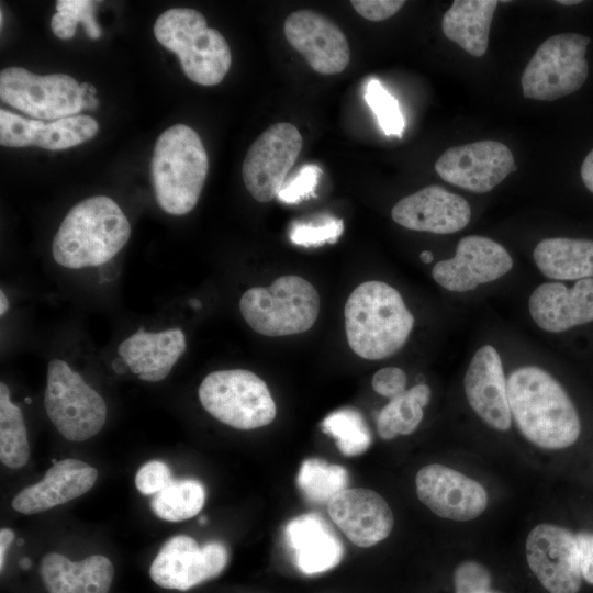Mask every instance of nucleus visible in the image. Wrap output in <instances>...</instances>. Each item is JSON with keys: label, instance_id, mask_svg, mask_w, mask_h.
<instances>
[{"label": "nucleus", "instance_id": "nucleus-1", "mask_svg": "<svg viewBox=\"0 0 593 593\" xmlns=\"http://www.w3.org/2000/svg\"><path fill=\"white\" fill-rule=\"evenodd\" d=\"M507 396L512 417L530 443L545 449H563L578 440V412L547 371L535 366L514 370L507 380Z\"/></svg>", "mask_w": 593, "mask_h": 593}, {"label": "nucleus", "instance_id": "nucleus-2", "mask_svg": "<svg viewBox=\"0 0 593 593\" xmlns=\"http://www.w3.org/2000/svg\"><path fill=\"white\" fill-rule=\"evenodd\" d=\"M130 236V222L119 204L105 195L90 197L64 217L53 239V258L68 269L98 267L114 258Z\"/></svg>", "mask_w": 593, "mask_h": 593}, {"label": "nucleus", "instance_id": "nucleus-3", "mask_svg": "<svg viewBox=\"0 0 593 593\" xmlns=\"http://www.w3.org/2000/svg\"><path fill=\"white\" fill-rule=\"evenodd\" d=\"M344 314L349 347L368 360L395 354L414 326V316L400 292L378 280L356 287L346 301Z\"/></svg>", "mask_w": 593, "mask_h": 593}, {"label": "nucleus", "instance_id": "nucleus-4", "mask_svg": "<svg viewBox=\"0 0 593 593\" xmlns=\"http://www.w3.org/2000/svg\"><path fill=\"white\" fill-rule=\"evenodd\" d=\"M209 170V158L199 134L176 124L156 141L152 158V180L156 201L172 215L193 210Z\"/></svg>", "mask_w": 593, "mask_h": 593}, {"label": "nucleus", "instance_id": "nucleus-5", "mask_svg": "<svg viewBox=\"0 0 593 593\" xmlns=\"http://www.w3.org/2000/svg\"><path fill=\"white\" fill-rule=\"evenodd\" d=\"M156 40L177 54L186 76L202 86L220 83L232 64L224 36L209 27L202 13L174 8L161 13L154 24Z\"/></svg>", "mask_w": 593, "mask_h": 593}, {"label": "nucleus", "instance_id": "nucleus-6", "mask_svg": "<svg viewBox=\"0 0 593 593\" xmlns=\"http://www.w3.org/2000/svg\"><path fill=\"white\" fill-rule=\"evenodd\" d=\"M320 295L302 277L282 276L269 287L244 292L239 310L246 323L258 334L289 336L309 331L320 313Z\"/></svg>", "mask_w": 593, "mask_h": 593}, {"label": "nucleus", "instance_id": "nucleus-7", "mask_svg": "<svg viewBox=\"0 0 593 593\" xmlns=\"http://www.w3.org/2000/svg\"><path fill=\"white\" fill-rule=\"evenodd\" d=\"M198 395L209 414L237 429L262 427L276 417V404L266 382L249 370L211 372L201 382Z\"/></svg>", "mask_w": 593, "mask_h": 593}, {"label": "nucleus", "instance_id": "nucleus-8", "mask_svg": "<svg viewBox=\"0 0 593 593\" xmlns=\"http://www.w3.org/2000/svg\"><path fill=\"white\" fill-rule=\"evenodd\" d=\"M44 406L58 433L70 441L96 436L107 421L103 398L61 359L48 362Z\"/></svg>", "mask_w": 593, "mask_h": 593}, {"label": "nucleus", "instance_id": "nucleus-9", "mask_svg": "<svg viewBox=\"0 0 593 593\" xmlns=\"http://www.w3.org/2000/svg\"><path fill=\"white\" fill-rule=\"evenodd\" d=\"M590 42L578 33H560L544 41L523 71L524 97L553 101L579 90L589 75L585 53Z\"/></svg>", "mask_w": 593, "mask_h": 593}, {"label": "nucleus", "instance_id": "nucleus-10", "mask_svg": "<svg viewBox=\"0 0 593 593\" xmlns=\"http://www.w3.org/2000/svg\"><path fill=\"white\" fill-rule=\"evenodd\" d=\"M0 98L34 119L49 122L77 115L83 103L80 83L71 76H40L22 67L1 70Z\"/></svg>", "mask_w": 593, "mask_h": 593}, {"label": "nucleus", "instance_id": "nucleus-11", "mask_svg": "<svg viewBox=\"0 0 593 593\" xmlns=\"http://www.w3.org/2000/svg\"><path fill=\"white\" fill-rule=\"evenodd\" d=\"M303 139L291 123L269 126L249 146L242 166L243 181L258 202L278 197L302 149Z\"/></svg>", "mask_w": 593, "mask_h": 593}, {"label": "nucleus", "instance_id": "nucleus-12", "mask_svg": "<svg viewBox=\"0 0 593 593\" xmlns=\"http://www.w3.org/2000/svg\"><path fill=\"white\" fill-rule=\"evenodd\" d=\"M228 552L219 541L200 547L189 536L177 535L167 540L154 558L150 579L159 586L187 591L217 577L226 567Z\"/></svg>", "mask_w": 593, "mask_h": 593}, {"label": "nucleus", "instance_id": "nucleus-13", "mask_svg": "<svg viewBox=\"0 0 593 593\" xmlns=\"http://www.w3.org/2000/svg\"><path fill=\"white\" fill-rule=\"evenodd\" d=\"M448 183L474 193L491 191L516 169L510 148L496 141H479L448 148L435 163Z\"/></svg>", "mask_w": 593, "mask_h": 593}, {"label": "nucleus", "instance_id": "nucleus-14", "mask_svg": "<svg viewBox=\"0 0 593 593\" xmlns=\"http://www.w3.org/2000/svg\"><path fill=\"white\" fill-rule=\"evenodd\" d=\"M529 568L549 593H578L582 582L579 551L568 529L539 524L526 539Z\"/></svg>", "mask_w": 593, "mask_h": 593}, {"label": "nucleus", "instance_id": "nucleus-15", "mask_svg": "<svg viewBox=\"0 0 593 593\" xmlns=\"http://www.w3.org/2000/svg\"><path fill=\"white\" fill-rule=\"evenodd\" d=\"M513 267L508 251L497 242L480 236L462 237L452 258L438 261L434 280L452 292H467L505 276Z\"/></svg>", "mask_w": 593, "mask_h": 593}, {"label": "nucleus", "instance_id": "nucleus-16", "mask_svg": "<svg viewBox=\"0 0 593 593\" xmlns=\"http://www.w3.org/2000/svg\"><path fill=\"white\" fill-rule=\"evenodd\" d=\"M416 494L434 514L452 521H470L486 507L488 494L477 481L449 467L432 463L415 479Z\"/></svg>", "mask_w": 593, "mask_h": 593}, {"label": "nucleus", "instance_id": "nucleus-17", "mask_svg": "<svg viewBox=\"0 0 593 593\" xmlns=\"http://www.w3.org/2000/svg\"><path fill=\"white\" fill-rule=\"evenodd\" d=\"M283 31L289 44L316 72L334 75L348 66V41L326 16L310 10L294 11L286 19Z\"/></svg>", "mask_w": 593, "mask_h": 593}, {"label": "nucleus", "instance_id": "nucleus-18", "mask_svg": "<svg viewBox=\"0 0 593 593\" xmlns=\"http://www.w3.org/2000/svg\"><path fill=\"white\" fill-rule=\"evenodd\" d=\"M333 523L355 545L368 548L385 539L393 528V514L376 491L345 489L327 504Z\"/></svg>", "mask_w": 593, "mask_h": 593}, {"label": "nucleus", "instance_id": "nucleus-19", "mask_svg": "<svg viewBox=\"0 0 593 593\" xmlns=\"http://www.w3.org/2000/svg\"><path fill=\"white\" fill-rule=\"evenodd\" d=\"M391 216L409 230L451 234L468 225L471 208L465 198L433 184L402 198L392 208Z\"/></svg>", "mask_w": 593, "mask_h": 593}, {"label": "nucleus", "instance_id": "nucleus-20", "mask_svg": "<svg viewBox=\"0 0 593 593\" xmlns=\"http://www.w3.org/2000/svg\"><path fill=\"white\" fill-rule=\"evenodd\" d=\"M467 400L477 415L496 430L511 427L507 381L497 350L484 345L470 360L463 378Z\"/></svg>", "mask_w": 593, "mask_h": 593}, {"label": "nucleus", "instance_id": "nucleus-21", "mask_svg": "<svg viewBox=\"0 0 593 593\" xmlns=\"http://www.w3.org/2000/svg\"><path fill=\"white\" fill-rule=\"evenodd\" d=\"M99 130L98 122L89 115H74L43 122L24 119L10 111L0 110V143L8 147L35 145L58 150L79 145L92 138Z\"/></svg>", "mask_w": 593, "mask_h": 593}, {"label": "nucleus", "instance_id": "nucleus-22", "mask_svg": "<svg viewBox=\"0 0 593 593\" xmlns=\"http://www.w3.org/2000/svg\"><path fill=\"white\" fill-rule=\"evenodd\" d=\"M528 310L533 321L549 333H561L593 321V278L581 279L572 288L561 282H545L530 294Z\"/></svg>", "mask_w": 593, "mask_h": 593}, {"label": "nucleus", "instance_id": "nucleus-23", "mask_svg": "<svg viewBox=\"0 0 593 593\" xmlns=\"http://www.w3.org/2000/svg\"><path fill=\"white\" fill-rule=\"evenodd\" d=\"M98 478V470L78 459H64L53 465L44 478L12 500L14 511L35 514L67 503L87 493Z\"/></svg>", "mask_w": 593, "mask_h": 593}, {"label": "nucleus", "instance_id": "nucleus-24", "mask_svg": "<svg viewBox=\"0 0 593 593\" xmlns=\"http://www.w3.org/2000/svg\"><path fill=\"white\" fill-rule=\"evenodd\" d=\"M284 540L296 568L304 574H317L336 567L344 546L331 525L318 514H303L289 521Z\"/></svg>", "mask_w": 593, "mask_h": 593}, {"label": "nucleus", "instance_id": "nucleus-25", "mask_svg": "<svg viewBox=\"0 0 593 593\" xmlns=\"http://www.w3.org/2000/svg\"><path fill=\"white\" fill-rule=\"evenodd\" d=\"M186 349V336L180 328L161 332L139 328L119 345L118 353L141 380L158 382L170 373Z\"/></svg>", "mask_w": 593, "mask_h": 593}, {"label": "nucleus", "instance_id": "nucleus-26", "mask_svg": "<svg viewBox=\"0 0 593 593\" xmlns=\"http://www.w3.org/2000/svg\"><path fill=\"white\" fill-rule=\"evenodd\" d=\"M40 575L48 593H109L114 568L102 555L74 562L61 553L49 552L41 560Z\"/></svg>", "mask_w": 593, "mask_h": 593}, {"label": "nucleus", "instance_id": "nucleus-27", "mask_svg": "<svg viewBox=\"0 0 593 593\" xmlns=\"http://www.w3.org/2000/svg\"><path fill=\"white\" fill-rule=\"evenodd\" d=\"M496 0H455L441 21L444 35L474 57L485 54Z\"/></svg>", "mask_w": 593, "mask_h": 593}, {"label": "nucleus", "instance_id": "nucleus-28", "mask_svg": "<svg viewBox=\"0 0 593 593\" xmlns=\"http://www.w3.org/2000/svg\"><path fill=\"white\" fill-rule=\"evenodd\" d=\"M538 269L555 280L593 278V240L545 238L533 253Z\"/></svg>", "mask_w": 593, "mask_h": 593}, {"label": "nucleus", "instance_id": "nucleus-29", "mask_svg": "<svg viewBox=\"0 0 593 593\" xmlns=\"http://www.w3.org/2000/svg\"><path fill=\"white\" fill-rule=\"evenodd\" d=\"M430 399V389L424 383L405 390L381 410L377 430L381 438L392 439L398 435L413 433L423 418V407Z\"/></svg>", "mask_w": 593, "mask_h": 593}, {"label": "nucleus", "instance_id": "nucleus-30", "mask_svg": "<svg viewBox=\"0 0 593 593\" xmlns=\"http://www.w3.org/2000/svg\"><path fill=\"white\" fill-rule=\"evenodd\" d=\"M30 458L27 430L22 410L10 399L5 383H0V460L11 469L26 465Z\"/></svg>", "mask_w": 593, "mask_h": 593}, {"label": "nucleus", "instance_id": "nucleus-31", "mask_svg": "<svg viewBox=\"0 0 593 593\" xmlns=\"http://www.w3.org/2000/svg\"><path fill=\"white\" fill-rule=\"evenodd\" d=\"M205 502L203 484L193 479L172 480L150 502L154 514L168 522H180L195 516Z\"/></svg>", "mask_w": 593, "mask_h": 593}, {"label": "nucleus", "instance_id": "nucleus-32", "mask_svg": "<svg viewBox=\"0 0 593 593\" xmlns=\"http://www.w3.org/2000/svg\"><path fill=\"white\" fill-rule=\"evenodd\" d=\"M348 480V472L344 467L310 458L302 462L296 484L307 501L328 504L337 493L347 489Z\"/></svg>", "mask_w": 593, "mask_h": 593}, {"label": "nucleus", "instance_id": "nucleus-33", "mask_svg": "<svg viewBox=\"0 0 593 593\" xmlns=\"http://www.w3.org/2000/svg\"><path fill=\"white\" fill-rule=\"evenodd\" d=\"M321 426L324 433L335 439L338 450L345 456L360 455L370 447V430L360 412L355 409L332 412Z\"/></svg>", "mask_w": 593, "mask_h": 593}, {"label": "nucleus", "instance_id": "nucleus-34", "mask_svg": "<svg viewBox=\"0 0 593 593\" xmlns=\"http://www.w3.org/2000/svg\"><path fill=\"white\" fill-rule=\"evenodd\" d=\"M96 2L89 0H58L57 12L51 19L54 34L61 40H69L76 33L78 23H82L91 38L101 36V29L94 19Z\"/></svg>", "mask_w": 593, "mask_h": 593}, {"label": "nucleus", "instance_id": "nucleus-35", "mask_svg": "<svg viewBox=\"0 0 593 593\" xmlns=\"http://www.w3.org/2000/svg\"><path fill=\"white\" fill-rule=\"evenodd\" d=\"M365 100L377 116L379 126L387 136L401 138L404 119L398 100L377 79H371L365 91Z\"/></svg>", "mask_w": 593, "mask_h": 593}, {"label": "nucleus", "instance_id": "nucleus-36", "mask_svg": "<svg viewBox=\"0 0 593 593\" xmlns=\"http://www.w3.org/2000/svg\"><path fill=\"white\" fill-rule=\"evenodd\" d=\"M344 231L342 219L326 217L317 223H296L290 232L292 243L305 247L337 242Z\"/></svg>", "mask_w": 593, "mask_h": 593}, {"label": "nucleus", "instance_id": "nucleus-37", "mask_svg": "<svg viewBox=\"0 0 593 593\" xmlns=\"http://www.w3.org/2000/svg\"><path fill=\"white\" fill-rule=\"evenodd\" d=\"M321 172V168L316 165L303 166L289 182H284L277 198L284 203H298L311 197Z\"/></svg>", "mask_w": 593, "mask_h": 593}, {"label": "nucleus", "instance_id": "nucleus-38", "mask_svg": "<svg viewBox=\"0 0 593 593\" xmlns=\"http://www.w3.org/2000/svg\"><path fill=\"white\" fill-rule=\"evenodd\" d=\"M455 593H481L490 590L491 574L475 561L461 562L454 572Z\"/></svg>", "mask_w": 593, "mask_h": 593}, {"label": "nucleus", "instance_id": "nucleus-39", "mask_svg": "<svg viewBox=\"0 0 593 593\" xmlns=\"http://www.w3.org/2000/svg\"><path fill=\"white\" fill-rule=\"evenodd\" d=\"M171 470L163 461L152 460L144 463L136 472L135 486L145 494H156L172 482Z\"/></svg>", "mask_w": 593, "mask_h": 593}, {"label": "nucleus", "instance_id": "nucleus-40", "mask_svg": "<svg viewBox=\"0 0 593 593\" xmlns=\"http://www.w3.org/2000/svg\"><path fill=\"white\" fill-rule=\"evenodd\" d=\"M406 374L398 367H385L372 377L373 390L385 398L394 399L405 391Z\"/></svg>", "mask_w": 593, "mask_h": 593}, {"label": "nucleus", "instance_id": "nucleus-41", "mask_svg": "<svg viewBox=\"0 0 593 593\" xmlns=\"http://www.w3.org/2000/svg\"><path fill=\"white\" fill-rule=\"evenodd\" d=\"M353 8L362 18L380 22L394 15L405 3L403 0H353Z\"/></svg>", "mask_w": 593, "mask_h": 593}, {"label": "nucleus", "instance_id": "nucleus-42", "mask_svg": "<svg viewBox=\"0 0 593 593\" xmlns=\"http://www.w3.org/2000/svg\"><path fill=\"white\" fill-rule=\"evenodd\" d=\"M582 578L593 584V532L575 535Z\"/></svg>", "mask_w": 593, "mask_h": 593}, {"label": "nucleus", "instance_id": "nucleus-43", "mask_svg": "<svg viewBox=\"0 0 593 593\" xmlns=\"http://www.w3.org/2000/svg\"><path fill=\"white\" fill-rule=\"evenodd\" d=\"M580 175L586 189L593 193V149L585 156Z\"/></svg>", "mask_w": 593, "mask_h": 593}, {"label": "nucleus", "instance_id": "nucleus-44", "mask_svg": "<svg viewBox=\"0 0 593 593\" xmlns=\"http://www.w3.org/2000/svg\"><path fill=\"white\" fill-rule=\"evenodd\" d=\"M14 539V532L10 528H1L0 530V570L3 571L4 560L8 547Z\"/></svg>", "mask_w": 593, "mask_h": 593}, {"label": "nucleus", "instance_id": "nucleus-45", "mask_svg": "<svg viewBox=\"0 0 593 593\" xmlns=\"http://www.w3.org/2000/svg\"><path fill=\"white\" fill-rule=\"evenodd\" d=\"M83 94V103L82 109H94L98 107V100L96 99L94 94H91L89 92H86L81 89Z\"/></svg>", "mask_w": 593, "mask_h": 593}, {"label": "nucleus", "instance_id": "nucleus-46", "mask_svg": "<svg viewBox=\"0 0 593 593\" xmlns=\"http://www.w3.org/2000/svg\"><path fill=\"white\" fill-rule=\"evenodd\" d=\"M9 305H10L9 300L5 293L3 292V290L1 289L0 291V315L1 316H3L8 312Z\"/></svg>", "mask_w": 593, "mask_h": 593}, {"label": "nucleus", "instance_id": "nucleus-47", "mask_svg": "<svg viewBox=\"0 0 593 593\" xmlns=\"http://www.w3.org/2000/svg\"><path fill=\"white\" fill-rule=\"evenodd\" d=\"M419 258L424 264H429V262L433 261L434 256H433L432 251L424 250V251L421 253Z\"/></svg>", "mask_w": 593, "mask_h": 593}, {"label": "nucleus", "instance_id": "nucleus-48", "mask_svg": "<svg viewBox=\"0 0 593 593\" xmlns=\"http://www.w3.org/2000/svg\"><path fill=\"white\" fill-rule=\"evenodd\" d=\"M557 2L562 4V5H574V4L581 3L582 1H580V0H559Z\"/></svg>", "mask_w": 593, "mask_h": 593}, {"label": "nucleus", "instance_id": "nucleus-49", "mask_svg": "<svg viewBox=\"0 0 593 593\" xmlns=\"http://www.w3.org/2000/svg\"><path fill=\"white\" fill-rule=\"evenodd\" d=\"M31 560L29 558H23L21 561H20V566L23 568V569H29L31 567Z\"/></svg>", "mask_w": 593, "mask_h": 593}, {"label": "nucleus", "instance_id": "nucleus-50", "mask_svg": "<svg viewBox=\"0 0 593 593\" xmlns=\"http://www.w3.org/2000/svg\"><path fill=\"white\" fill-rule=\"evenodd\" d=\"M190 304H191V306H193V307H200V306H201L200 301H198V300H195V299L190 300Z\"/></svg>", "mask_w": 593, "mask_h": 593}, {"label": "nucleus", "instance_id": "nucleus-51", "mask_svg": "<svg viewBox=\"0 0 593 593\" xmlns=\"http://www.w3.org/2000/svg\"><path fill=\"white\" fill-rule=\"evenodd\" d=\"M0 13H1V14H0V16H1L0 24H1V26H2V24H3V12H2V10H1Z\"/></svg>", "mask_w": 593, "mask_h": 593}, {"label": "nucleus", "instance_id": "nucleus-52", "mask_svg": "<svg viewBox=\"0 0 593 593\" xmlns=\"http://www.w3.org/2000/svg\"><path fill=\"white\" fill-rule=\"evenodd\" d=\"M481 593H500V592L488 590V591H484V592H481Z\"/></svg>", "mask_w": 593, "mask_h": 593}, {"label": "nucleus", "instance_id": "nucleus-53", "mask_svg": "<svg viewBox=\"0 0 593 593\" xmlns=\"http://www.w3.org/2000/svg\"><path fill=\"white\" fill-rule=\"evenodd\" d=\"M199 522H200V523H205L206 519H205V517H201V518L199 519Z\"/></svg>", "mask_w": 593, "mask_h": 593}, {"label": "nucleus", "instance_id": "nucleus-54", "mask_svg": "<svg viewBox=\"0 0 593 593\" xmlns=\"http://www.w3.org/2000/svg\"><path fill=\"white\" fill-rule=\"evenodd\" d=\"M25 402H26V403H30V402H31V399L26 398V399H25Z\"/></svg>", "mask_w": 593, "mask_h": 593}, {"label": "nucleus", "instance_id": "nucleus-55", "mask_svg": "<svg viewBox=\"0 0 593 593\" xmlns=\"http://www.w3.org/2000/svg\"><path fill=\"white\" fill-rule=\"evenodd\" d=\"M23 542H24V541H23L22 539L19 540V545H23Z\"/></svg>", "mask_w": 593, "mask_h": 593}]
</instances>
